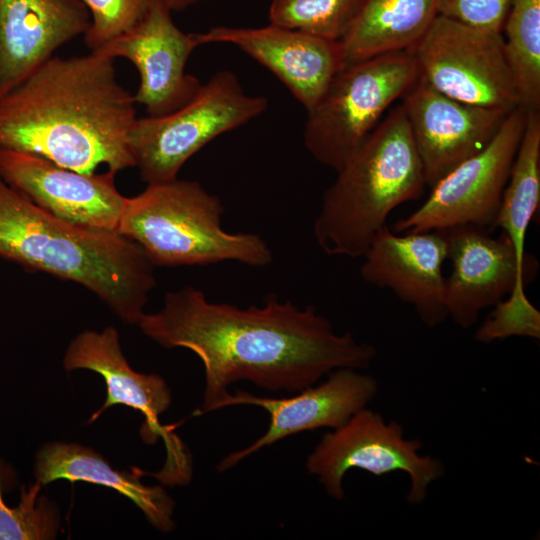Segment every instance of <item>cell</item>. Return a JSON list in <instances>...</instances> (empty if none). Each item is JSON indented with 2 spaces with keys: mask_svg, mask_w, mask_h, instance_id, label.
Wrapping results in <instances>:
<instances>
[{
  "mask_svg": "<svg viewBox=\"0 0 540 540\" xmlns=\"http://www.w3.org/2000/svg\"><path fill=\"white\" fill-rule=\"evenodd\" d=\"M137 325L159 345L186 348L201 360L205 388L196 416L221 409L237 381L296 393L336 369H366L377 355L351 333H336L314 307L275 296L263 306L240 308L209 301L187 286L167 292L162 308L145 313Z\"/></svg>",
  "mask_w": 540,
  "mask_h": 540,
  "instance_id": "1",
  "label": "cell"
},
{
  "mask_svg": "<svg viewBox=\"0 0 540 540\" xmlns=\"http://www.w3.org/2000/svg\"><path fill=\"white\" fill-rule=\"evenodd\" d=\"M135 98L117 77L114 59L94 52L53 56L0 98V147L93 173H118L135 162L129 135Z\"/></svg>",
  "mask_w": 540,
  "mask_h": 540,
  "instance_id": "2",
  "label": "cell"
},
{
  "mask_svg": "<svg viewBox=\"0 0 540 540\" xmlns=\"http://www.w3.org/2000/svg\"><path fill=\"white\" fill-rule=\"evenodd\" d=\"M0 256L77 283L123 321L138 324L156 286L154 265L135 242L63 221L0 176Z\"/></svg>",
  "mask_w": 540,
  "mask_h": 540,
  "instance_id": "3",
  "label": "cell"
},
{
  "mask_svg": "<svg viewBox=\"0 0 540 540\" xmlns=\"http://www.w3.org/2000/svg\"><path fill=\"white\" fill-rule=\"evenodd\" d=\"M323 195L313 232L328 255L362 257L389 214L417 199L423 166L402 105L371 131Z\"/></svg>",
  "mask_w": 540,
  "mask_h": 540,
  "instance_id": "4",
  "label": "cell"
},
{
  "mask_svg": "<svg viewBox=\"0 0 540 540\" xmlns=\"http://www.w3.org/2000/svg\"><path fill=\"white\" fill-rule=\"evenodd\" d=\"M223 214L219 197L197 181L176 178L127 197L117 232L138 244L154 266L269 265L267 242L254 233L226 231Z\"/></svg>",
  "mask_w": 540,
  "mask_h": 540,
  "instance_id": "5",
  "label": "cell"
},
{
  "mask_svg": "<svg viewBox=\"0 0 540 540\" xmlns=\"http://www.w3.org/2000/svg\"><path fill=\"white\" fill-rule=\"evenodd\" d=\"M419 74L411 50L345 65L307 110L303 132L307 151L322 165L340 170Z\"/></svg>",
  "mask_w": 540,
  "mask_h": 540,
  "instance_id": "6",
  "label": "cell"
},
{
  "mask_svg": "<svg viewBox=\"0 0 540 540\" xmlns=\"http://www.w3.org/2000/svg\"><path fill=\"white\" fill-rule=\"evenodd\" d=\"M264 96L246 93L232 71L202 83L182 107L163 116L137 118L129 135L135 167L147 184L178 178L184 164L216 137L265 112Z\"/></svg>",
  "mask_w": 540,
  "mask_h": 540,
  "instance_id": "7",
  "label": "cell"
},
{
  "mask_svg": "<svg viewBox=\"0 0 540 540\" xmlns=\"http://www.w3.org/2000/svg\"><path fill=\"white\" fill-rule=\"evenodd\" d=\"M409 50L420 76L439 92L482 107L512 111L521 106L502 32L438 14Z\"/></svg>",
  "mask_w": 540,
  "mask_h": 540,
  "instance_id": "8",
  "label": "cell"
},
{
  "mask_svg": "<svg viewBox=\"0 0 540 540\" xmlns=\"http://www.w3.org/2000/svg\"><path fill=\"white\" fill-rule=\"evenodd\" d=\"M422 445L419 439L406 438L399 422L386 421L365 407L323 435L308 455L306 469L336 500L344 498V476L352 468L375 476L402 471L411 482L407 502L417 505L426 499L428 486L445 472L439 459L420 454Z\"/></svg>",
  "mask_w": 540,
  "mask_h": 540,
  "instance_id": "9",
  "label": "cell"
},
{
  "mask_svg": "<svg viewBox=\"0 0 540 540\" xmlns=\"http://www.w3.org/2000/svg\"><path fill=\"white\" fill-rule=\"evenodd\" d=\"M526 118L524 107L512 110L489 144L431 186L424 203L399 219L393 231L415 233L467 225L492 231Z\"/></svg>",
  "mask_w": 540,
  "mask_h": 540,
  "instance_id": "10",
  "label": "cell"
},
{
  "mask_svg": "<svg viewBox=\"0 0 540 540\" xmlns=\"http://www.w3.org/2000/svg\"><path fill=\"white\" fill-rule=\"evenodd\" d=\"M199 46L197 33H185L174 23L165 0H149L132 29L93 52L129 60L139 73L136 103L148 116H163L185 105L199 90L200 80L186 72L188 59Z\"/></svg>",
  "mask_w": 540,
  "mask_h": 540,
  "instance_id": "11",
  "label": "cell"
},
{
  "mask_svg": "<svg viewBox=\"0 0 540 540\" xmlns=\"http://www.w3.org/2000/svg\"><path fill=\"white\" fill-rule=\"evenodd\" d=\"M116 173H82L44 157L0 147V176L30 202L70 224L118 233L127 197Z\"/></svg>",
  "mask_w": 540,
  "mask_h": 540,
  "instance_id": "12",
  "label": "cell"
},
{
  "mask_svg": "<svg viewBox=\"0 0 540 540\" xmlns=\"http://www.w3.org/2000/svg\"><path fill=\"white\" fill-rule=\"evenodd\" d=\"M452 270L446 278L448 318L467 329L480 313L508 295L523 297L525 283L536 277L538 264L521 266L509 238L475 226L442 230Z\"/></svg>",
  "mask_w": 540,
  "mask_h": 540,
  "instance_id": "13",
  "label": "cell"
},
{
  "mask_svg": "<svg viewBox=\"0 0 540 540\" xmlns=\"http://www.w3.org/2000/svg\"><path fill=\"white\" fill-rule=\"evenodd\" d=\"M401 99L429 186L484 149L511 112L455 100L420 74Z\"/></svg>",
  "mask_w": 540,
  "mask_h": 540,
  "instance_id": "14",
  "label": "cell"
},
{
  "mask_svg": "<svg viewBox=\"0 0 540 540\" xmlns=\"http://www.w3.org/2000/svg\"><path fill=\"white\" fill-rule=\"evenodd\" d=\"M378 390L373 376L357 369L340 368L329 373L324 382L289 397L256 396L242 390L229 393L221 409L235 405L258 406L268 412L270 423L254 443L222 459L217 470L225 472L258 450L290 435L317 428H338L356 412L368 407Z\"/></svg>",
  "mask_w": 540,
  "mask_h": 540,
  "instance_id": "15",
  "label": "cell"
},
{
  "mask_svg": "<svg viewBox=\"0 0 540 540\" xmlns=\"http://www.w3.org/2000/svg\"><path fill=\"white\" fill-rule=\"evenodd\" d=\"M362 257V279L392 291L425 325L435 327L448 318L443 274L447 242L442 230L400 235L386 225Z\"/></svg>",
  "mask_w": 540,
  "mask_h": 540,
  "instance_id": "16",
  "label": "cell"
},
{
  "mask_svg": "<svg viewBox=\"0 0 540 540\" xmlns=\"http://www.w3.org/2000/svg\"><path fill=\"white\" fill-rule=\"evenodd\" d=\"M201 45L231 44L272 72L309 110L345 66L340 41L269 23L263 27H213L197 33Z\"/></svg>",
  "mask_w": 540,
  "mask_h": 540,
  "instance_id": "17",
  "label": "cell"
},
{
  "mask_svg": "<svg viewBox=\"0 0 540 540\" xmlns=\"http://www.w3.org/2000/svg\"><path fill=\"white\" fill-rule=\"evenodd\" d=\"M89 25L81 0H0V98Z\"/></svg>",
  "mask_w": 540,
  "mask_h": 540,
  "instance_id": "18",
  "label": "cell"
},
{
  "mask_svg": "<svg viewBox=\"0 0 540 540\" xmlns=\"http://www.w3.org/2000/svg\"><path fill=\"white\" fill-rule=\"evenodd\" d=\"M63 363L67 371L88 369L105 380V403L88 423L107 408L123 404L140 411L145 417L146 441L153 442L163 434L158 417L171 404L170 389L161 376L139 373L129 366L120 347L119 333L114 327H106L100 333L85 330L78 334L69 344Z\"/></svg>",
  "mask_w": 540,
  "mask_h": 540,
  "instance_id": "19",
  "label": "cell"
},
{
  "mask_svg": "<svg viewBox=\"0 0 540 540\" xmlns=\"http://www.w3.org/2000/svg\"><path fill=\"white\" fill-rule=\"evenodd\" d=\"M34 474L42 486L65 479L114 489L133 501L156 529L169 532L174 528V502L162 487L143 485L87 447L61 442L44 445L37 453Z\"/></svg>",
  "mask_w": 540,
  "mask_h": 540,
  "instance_id": "20",
  "label": "cell"
},
{
  "mask_svg": "<svg viewBox=\"0 0 540 540\" xmlns=\"http://www.w3.org/2000/svg\"><path fill=\"white\" fill-rule=\"evenodd\" d=\"M437 15V0H364L340 41L345 65L411 49Z\"/></svg>",
  "mask_w": 540,
  "mask_h": 540,
  "instance_id": "21",
  "label": "cell"
},
{
  "mask_svg": "<svg viewBox=\"0 0 540 540\" xmlns=\"http://www.w3.org/2000/svg\"><path fill=\"white\" fill-rule=\"evenodd\" d=\"M540 202V110L527 111L523 135L504 188L494 229L511 241L521 266L538 264L525 253L528 227Z\"/></svg>",
  "mask_w": 540,
  "mask_h": 540,
  "instance_id": "22",
  "label": "cell"
},
{
  "mask_svg": "<svg viewBox=\"0 0 540 540\" xmlns=\"http://www.w3.org/2000/svg\"><path fill=\"white\" fill-rule=\"evenodd\" d=\"M502 35L521 106L540 110V0H510Z\"/></svg>",
  "mask_w": 540,
  "mask_h": 540,
  "instance_id": "23",
  "label": "cell"
},
{
  "mask_svg": "<svg viewBox=\"0 0 540 540\" xmlns=\"http://www.w3.org/2000/svg\"><path fill=\"white\" fill-rule=\"evenodd\" d=\"M364 0H272L271 24L341 41Z\"/></svg>",
  "mask_w": 540,
  "mask_h": 540,
  "instance_id": "24",
  "label": "cell"
},
{
  "mask_svg": "<svg viewBox=\"0 0 540 540\" xmlns=\"http://www.w3.org/2000/svg\"><path fill=\"white\" fill-rule=\"evenodd\" d=\"M41 483L28 488L22 486L20 502L8 506L3 498V483L0 476V540H43L54 539L60 526L56 505L47 497L39 496Z\"/></svg>",
  "mask_w": 540,
  "mask_h": 540,
  "instance_id": "25",
  "label": "cell"
},
{
  "mask_svg": "<svg viewBox=\"0 0 540 540\" xmlns=\"http://www.w3.org/2000/svg\"><path fill=\"white\" fill-rule=\"evenodd\" d=\"M540 338V311L527 295H508L495 306L475 332V339L491 343L509 337Z\"/></svg>",
  "mask_w": 540,
  "mask_h": 540,
  "instance_id": "26",
  "label": "cell"
},
{
  "mask_svg": "<svg viewBox=\"0 0 540 540\" xmlns=\"http://www.w3.org/2000/svg\"><path fill=\"white\" fill-rule=\"evenodd\" d=\"M90 13L84 42L90 52L132 29L143 17L149 0H81Z\"/></svg>",
  "mask_w": 540,
  "mask_h": 540,
  "instance_id": "27",
  "label": "cell"
},
{
  "mask_svg": "<svg viewBox=\"0 0 540 540\" xmlns=\"http://www.w3.org/2000/svg\"><path fill=\"white\" fill-rule=\"evenodd\" d=\"M510 0H437L438 14L461 23L502 32Z\"/></svg>",
  "mask_w": 540,
  "mask_h": 540,
  "instance_id": "28",
  "label": "cell"
},
{
  "mask_svg": "<svg viewBox=\"0 0 540 540\" xmlns=\"http://www.w3.org/2000/svg\"><path fill=\"white\" fill-rule=\"evenodd\" d=\"M168 7L173 11H182L203 0H165Z\"/></svg>",
  "mask_w": 540,
  "mask_h": 540,
  "instance_id": "29",
  "label": "cell"
}]
</instances>
